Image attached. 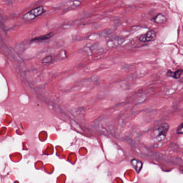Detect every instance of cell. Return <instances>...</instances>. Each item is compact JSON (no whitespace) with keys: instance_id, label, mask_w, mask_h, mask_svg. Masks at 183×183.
I'll use <instances>...</instances> for the list:
<instances>
[{"instance_id":"obj_1","label":"cell","mask_w":183,"mask_h":183,"mask_svg":"<svg viewBox=\"0 0 183 183\" xmlns=\"http://www.w3.org/2000/svg\"><path fill=\"white\" fill-rule=\"evenodd\" d=\"M169 129V125L167 123H164L157 126L152 133V138L156 142H159L163 140L167 136Z\"/></svg>"},{"instance_id":"obj_2","label":"cell","mask_w":183,"mask_h":183,"mask_svg":"<svg viewBox=\"0 0 183 183\" xmlns=\"http://www.w3.org/2000/svg\"><path fill=\"white\" fill-rule=\"evenodd\" d=\"M44 12L45 9L43 6H38L26 13L23 17V18L26 20H31L40 16Z\"/></svg>"},{"instance_id":"obj_3","label":"cell","mask_w":183,"mask_h":183,"mask_svg":"<svg viewBox=\"0 0 183 183\" xmlns=\"http://www.w3.org/2000/svg\"><path fill=\"white\" fill-rule=\"evenodd\" d=\"M156 37V33L154 31H149L145 34L142 35L139 38V40L142 42H147L155 40Z\"/></svg>"},{"instance_id":"obj_4","label":"cell","mask_w":183,"mask_h":183,"mask_svg":"<svg viewBox=\"0 0 183 183\" xmlns=\"http://www.w3.org/2000/svg\"><path fill=\"white\" fill-rule=\"evenodd\" d=\"M131 164L138 173H139L141 170L143 166V163L141 161L136 159H133L131 161Z\"/></svg>"},{"instance_id":"obj_5","label":"cell","mask_w":183,"mask_h":183,"mask_svg":"<svg viewBox=\"0 0 183 183\" xmlns=\"http://www.w3.org/2000/svg\"><path fill=\"white\" fill-rule=\"evenodd\" d=\"M154 22L156 24H163L167 21V17L162 13H159L153 18Z\"/></svg>"},{"instance_id":"obj_6","label":"cell","mask_w":183,"mask_h":183,"mask_svg":"<svg viewBox=\"0 0 183 183\" xmlns=\"http://www.w3.org/2000/svg\"><path fill=\"white\" fill-rule=\"evenodd\" d=\"M183 72V70L182 69L178 70H177V71H176L174 72H172L171 71H169L167 72V75L168 76H170V77H172L173 78H174L176 79H178V78H180L181 75L182 74Z\"/></svg>"},{"instance_id":"obj_7","label":"cell","mask_w":183,"mask_h":183,"mask_svg":"<svg viewBox=\"0 0 183 183\" xmlns=\"http://www.w3.org/2000/svg\"><path fill=\"white\" fill-rule=\"evenodd\" d=\"M52 35H53V33H50L48 34L44 35H43V36H40V37H37V38H34L32 40V41H43V40H47L48 39L51 38Z\"/></svg>"},{"instance_id":"obj_8","label":"cell","mask_w":183,"mask_h":183,"mask_svg":"<svg viewBox=\"0 0 183 183\" xmlns=\"http://www.w3.org/2000/svg\"><path fill=\"white\" fill-rule=\"evenodd\" d=\"M177 133L179 134H183V123H182L179 127L177 128Z\"/></svg>"}]
</instances>
